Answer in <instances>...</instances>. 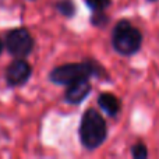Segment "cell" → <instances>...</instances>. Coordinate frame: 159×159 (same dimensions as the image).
<instances>
[{
	"label": "cell",
	"mask_w": 159,
	"mask_h": 159,
	"mask_svg": "<svg viewBox=\"0 0 159 159\" xmlns=\"http://www.w3.org/2000/svg\"><path fill=\"white\" fill-rule=\"evenodd\" d=\"M112 48L117 55L130 57L137 55L143 48V32L129 20H119L112 30Z\"/></svg>",
	"instance_id": "cell-3"
},
{
	"label": "cell",
	"mask_w": 159,
	"mask_h": 159,
	"mask_svg": "<svg viewBox=\"0 0 159 159\" xmlns=\"http://www.w3.org/2000/svg\"><path fill=\"white\" fill-rule=\"evenodd\" d=\"M107 135L109 129L103 116L93 107L85 110L78 126V138L82 148L87 151H95L106 143Z\"/></svg>",
	"instance_id": "cell-2"
},
{
	"label": "cell",
	"mask_w": 159,
	"mask_h": 159,
	"mask_svg": "<svg viewBox=\"0 0 159 159\" xmlns=\"http://www.w3.org/2000/svg\"><path fill=\"white\" fill-rule=\"evenodd\" d=\"M30 2H35V0H30Z\"/></svg>",
	"instance_id": "cell-14"
},
{
	"label": "cell",
	"mask_w": 159,
	"mask_h": 159,
	"mask_svg": "<svg viewBox=\"0 0 159 159\" xmlns=\"http://www.w3.org/2000/svg\"><path fill=\"white\" fill-rule=\"evenodd\" d=\"M3 43L7 53L14 59H25L34 52L35 39L28 28L18 27L6 32Z\"/></svg>",
	"instance_id": "cell-4"
},
{
	"label": "cell",
	"mask_w": 159,
	"mask_h": 159,
	"mask_svg": "<svg viewBox=\"0 0 159 159\" xmlns=\"http://www.w3.org/2000/svg\"><path fill=\"white\" fill-rule=\"evenodd\" d=\"M89 22L92 27H96V28H105L109 25L110 22V17L109 14H106L105 11H92L91 14V18H89Z\"/></svg>",
	"instance_id": "cell-9"
},
{
	"label": "cell",
	"mask_w": 159,
	"mask_h": 159,
	"mask_svg": "<svg viewBox=\"0 0 159 159\" xmlns=\"http://www.w3.org/2000/svg\"><path fill=\"white\" fill-rule=\"evenodd\" d=\"M130 154L134 159H147L149 157L148 148L143 141H137L135 144H133L131 148H130Z\"/></svg>",
	"instance_id": "cell-10"
},
{
	"label": "cell",
	"mask_w": 159,
	"mask_h": 159,
	"mask_svg": "<svg viewBox=\"0 0 159 159\" xmlns=\"http://www.w3.org/2000/svg\"><path fill=\"white\" fill-rule=\"evenodd\" d=\"M34 69L25 59H14L4 70V81L8 88H20L30 82Z\"/></svg>",
	"instance_id": "cell-5"
},
{
	"label": "cell",
	"mask_w": 159,
	"mask_h": 159,
	"mask_svg": "<svg viewBox=\"0 0 159 159\" xmlns=\"http://www.w3.org/2000/svg\"><path fill=\"white\" fill-rule=\"evenodd\" d=\"M98 106L107 117H117L121 112V101L120 98L112 92H101L98 95Z\"/></svg>",
	"instance_id": "cell-7"
},
{
	"label": "cell",
	"mask_w": 159,
	"mask_h": 159,
	"mask_svg": "<svg viewBox=\"0 0 159 159\" xmlns=\"http://www.w3.org/2000/svg\"><path fill=\"white\" fill-rule=\"evenodd\" d=\"M85 77L110 82V75L107 74L106 69H103L95 59H85L84 61L78 63H64L61 66H56L48 74V80L52 84L64 85V87Z\"/></svg>",
	"instance_id": "cell-1"
},
{
	"label": "cell",
	"mask_w": 159,
	"mask_h": 159,
	"mask_svg": "<svg viewBox=\"0 0 159 159\" xmlns=\"http://www.w3.org/2000/svg\"><path fill=\"white\" fill-rule=\"evenodd\" d=\"M147 2H149V3H154V2H158V0H147Z\"/></svg>",
	"instance_id": "cell-13"
},
{
	"label": "cell",
	"mask_w": 159,
	"mask_h": 159,
	"mask_svg": "<svg viewBox=\"0 0 159 159\" xmlns=\"http://www.w3.org/2000/svg\"><path fill=\"white\" fill-rule=\"evenodd\" d=\"M53 7L64 18H74L77 14V7H75L74 0H56Z\"/></svg>",
	"instance_id": "cell-8"
},
{
	"label": "cell",
	"mask_w": 159,
	"mask_h": 159,
	"mask_svg": "<svg viewBox=\"0 0 159 159\" xmlns=\"http://www.w3.org/2000/svg\"><path fill=\"white\" fill-rule=\"evenodd\" d=\"M91 91H92V84H91L89 78H80L67 85L63 99L66 103L78 106L89 96Z\"/></svg>",
	"instance_id": "cell-6"
},
{
	"label": "cell",
	"mask_w": 159,
	"mask_h": 159,
	"mask_svg": "<svg viewBox=\"0 0 159 159\" xmlns=\"http://www.w3.org/2000/svg\"><path fill=\"white\" fill-rule=\"evenodd\" d=\"M3 50H4V43H3V39L0 38V56H2Z\"/></svg>",
	"instance_id": "cell-12"
},
{
	"label": "cell",
	"mask_w": 159,
	"mask_h": 159,
	"mask_svg": "<svg viewBox=\"0 0 159 159\" xmlns=\"http://www.w3.org/2000/svg\"><path fill=\"white\" fill-rule=\"evenodd\" d=\"M91 11H106L112 6V0H84Z\"/></svg>",
	"instance_id": "cell-11"
}]
</instances>
